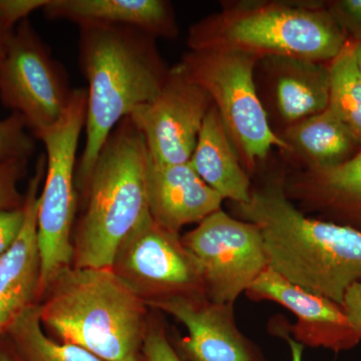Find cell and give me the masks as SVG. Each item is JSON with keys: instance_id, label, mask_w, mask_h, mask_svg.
Instances as JSON below:
<instances>
[{"instance_id": "cell-26", "label": "cell", "mask_w": 361, "mask_h": 361, "mask_svg": "<svg viewBox=\"0 0 361 361\" xmlns=\"http://www.w3.org/2000/svg\"><path fill=\"white\" fill-rule=\"evenodd\" d=\"M329 11L344 32L355 37L353 42H361V0L336 1Z\"/></svg>"}, {"instance_id": "cell-32", "label": "cell", "mask_w": 361, "mask_h": 361, "mask_svg": "<svg viewBox=\"0 0 361 361\" xmlns=\"http://www.w3.org/2000/svg\"><path fill=\"white\" fill-rule=\"evenodd\" d=\"M0 361H16V360L13 351L7 350L0 346Z\"/></svg>"}, {"instance_id": "cell-3", "label": "cell", "mask_w": 361, "mask_h": 361, "mask_svg": "<svg viewBox=\"0 0 361 361\" xmlns=\"http://www.w3.org/2000/svg\"><path fill=\"white\" fill-rule=\"evenodd\" d=\"M44 293L42 325L61 341L104 361L139 357L148 329V305L111 268L71 266Z\"/></svg>"}, {"instance_id": "cell-30", "label": "cell", "mask_w": 361, "mask_h": 361, "mask_svg": "<svg viewBox=\"0 0 361 361\" xmlns=\"http://www.w3.org/2000/svg\"><path fill=\"white\" fill-rule=\"evenodd\" d=\"M13 27L1 16H0V68L6 59L7 49H8L9 42L13 37L14 30Z\"/></svg>"}, {"instance_id": "cell-28", "label": "cell", "mask_w": 361, "mask_h": 361, "mask_svg": "<svg viewBox=\"0 0 361 361\" xmlns=\"http://www.w3.org/2000/svg\"><path fill=\"white\" fill-rule=\"evenodd\" d=\"M341 305L361 341V281L349 287Z\"/></svg>"}, {"instance_id": "cell-21", "label": "cell", "mask_w": 361, "mask_h": 361, "mask_svg": "<svg viewBox=\"0 0 361 361\" xmlns=\"http://www.w3.org/2000/svg\"><path fill=\"white\" fill-rule=\"evenodd\" d=\"M16 361H104L73 344L52 341L45 334L39 304H32L7 327Z\"/></svg>"}, {"instance_id": "cell-6", "label": "cell", "mask_w": 361, "mask_h": 361, "mask_svg": "<svg viewBox=\"0 0 361 361\" xmlns=\"http://www.w3.org/2000/svg\"><path fill=\"white\" fill-rule=\"evenodd\" d=\"M258 61L253 54L231 49H190L178 63L210 97L247 172L255 170L274 147L290 153L287 142L271 129L258 96L254 78Z\"/></svg>"}, {"instance_id": "cell-5", "label": "cell", "mask_w": 361, "mask_h": 361, "mask_svg": "<svg viewBox=\"0 0 361 361\" xmlns=\"http://www.w3.org/2000/svg\"><path fill=\"white\" fill-rule=\"evenodd\" d=\"M346 33L327 9L315 4L246 1L227 4L191 26V51L231 49L266 58L326 63L348 42Z\"/></svg>"}, {"instance_id": "cell-9", "label": "cell", "mask_w": 361, "mask_h": 361, "mask_svg": "<svg viewBox=\"0 0 361 361\" xmlns=\"http://www.w3.org/2000/svg\"><path fill=\"white\" fill-rule=\"evenodd\" d=\"M180 238L198 261L204 292L211 302L235 304L268 267L257 226L222 209Z\"/></svg>"}, {"instance_id": "cell-22", "label": "cell", "mask_w": 361, "mask_h": 361, "mask_svg": "<svg viewBox=\"0 0 361 361\" xmlns=\"http://www.w3.org/2000/svg\"><path fill=\"white\" fill-rule=\"evenodd\" d=\"M329 108L348 126L361 147V75L353 42L329 61Z\"/></svg>"}, {"instance_id": "cell-12", "label": "cell", "mask_w": 361, "mask_h": 361, "mask_svg": "<svg viewBox=\"0 0 361 361\" xmlns=\"http://www.w3.org/2000/svg\"><path fill=\"white\" fill-rule=\"evenodd\" d=\"M245 295L256 302L279 304L293 313L297 318L295 324L282 317H274L271 322L304 348H324L339 353L351 350L360 342L341 304L304 290L269 267L259 275Z\"/></svg>"}, {"instance_id": "cell-4", "label": "cell", "mask_w": 361, "mask_h": 361, "mask_svg": "<svg viewBox=\"0 0 361 361\" xmlns=\"http://www.w3.org/2000/svg\"><path fill=\"white\" fill-rule=\"evenodd\" d=\"M146 142L130 116L109 135L84 193L73 233V266L111 268L126 237L149 211Z\"/></svg>"}, {"instance_id": "cell-1", "label": "cell", "mask_w": 361, "mask_h": 361, "mask_svg": "<svg viewBox=\"0 0 361 361\" xmlns=\"http://www.w3.org/2000/svg\"><path fill=\"white\" fill-rule=\"evenodd\" d=\"M232 204L238 219L257 226L268 267L287 281L338 304L361 281V233L301 212L285 194L283 176Z\"/></svg>"}, {"instance_id": "cell-18", "label": "cell", "mask_w": 361, "mask_h": 361, "mask_svg": "<svg viewBox=\"0 0 361 361\" xmlns=\"http://www.w3.org/2000/svg\"><path fill=\"white\" fill-rule=\"evenodd\" d=\"M189 164L224 200L241 204L250 199V176L242 167L241 159L214 104L205 116Z\"/></svg>"}, {"instance_id": "cell-2", "label": "cell", "mask_w": 361, "mask_h": 361, "mask_svg": "<svg viewBox=\"0 0 361 361\" xmlns=\"http://www.w3.org/2000/svg\"><path fill=\"white\" fill-rule=\"evenodd\" d=\"M78 66L89 84L85 142L75 171L82 194L99 152L116 126L159 94L170 68L156 37L132 26L78 25Z\"/></svg>"}, {"instance_id": "cell-33", "label": "cell", "mask_w": 361, "mask_h": 361, "mask_svg": "<svg viewBox=\"0 0 361 361\" xmlns=\"http://www.w3.org/2000/svg\"><path fill=\"white\" fill-rule=\"evenodd\" d=\"M133 361H142V360H141V357H140V356H139V357L135 358V360H133Z\"/></svg>"}, {"instance_id": "cell-10", "label": "cell", "mask_w": 361, "mask_h": 361, "mask_svg": "<svg viewBox=\"0 0 361 361\" xmlns=\"http://www.w3.org/2000/svg\"><path fill=\"white\" fill-rule=\"evenodd\" d=\"M114 272L145 302L175 295H205L200 266L179 233L148 214L116 252Z\"/></svg>"}, {"instance_id": "cell-14", "label": "cell", "mask_w": 361, "mask_h": 361, "mask_svg": "<svg viewBox=\"0 0 361 361\" xmlns=\"http://www.w3.org/2000/svg\"><path fill=\"white\" fill-rule=\"evenodd\" d=\"M47 172V156L40 154L25 194V222L18 238L0 257V336L39 295L40 255L37 239L40 186Z\"/></svg>"}, {"instance_id": "cell-8", "label": "cell", "mask_w": 361, "mask_h": 361, "mask_svg": "<svg viewBox=\"0 0 361 361\" xmlns=\"http://www.w3.org/2000/svg\"><path fill=\"white\" fill-rule=\"evenodd\" d=\"M65 66L52 56L30 20L16 26L0 68V102L18 114L37 139L59 122L70 103Z\"/></svg>"}, {"instance_id": "cell-16", "label": "cell", "mask_w": 361, "mask_h": 361, "mask_svg": "<svg viewBox=\"0 0 361 361\" xmlns=\"http://www.w3.org/2000/svg\"><path fill=\"white\" fill-rule=\"evenodd\" d=\"M149 211L161 227L179 233L220 210L224 199L204 182L189 163L156 165L147 171Z\"/></svg>"}, {"instance_id": "cell-23", "label": "cell", "mask_w": 361, "mask_h": 361, "mask_svg": "<svg viewBox=\"0 0 361 361\" xmlns=\"http://www.w3.org/2000/svg\"><path fill=\"white\" fill-rule=\"evenodd\" d=\"M20 115L11 113L0 121V161L25 159L28 160L35 151V137L28 132Z\"/></svg>"}, {"instance_id": "cell-20", "label": "cell", "mask_w": 361, "mask_h": 361, "mask_svg": "<svg viewBox=\"0 0 361 361\" xmlns=\"http://www.w3.org/2000/svg\"><path fill=\"white\" fill-rule=\"evenodd\" d=\"M282 139L305 168L341 165L361 149L353 132L329 108L289 126Z\"/></svg>"}, {"instance_id": "cell-25", "label": "cell", "mask_w": 361, "mask_h": 361, "mask_svg": "<svg viewBox=\"0 0 361 361\" xmlns=\"http://www.w3.org/2000/svg\"><path fill=\"white\" fill-rule=\"evenodd\" d=\"M142 361H184L170 341L163 325L149 322L142 341Z\"/></svg>"}, {"instance_id": "cell-29", "label": "cell", "mask_w": 361, "mask_h": 361, "mask_svg": "<svg viewBox=\"0 0 361 361\" xmlns=\"http://www.w3.org/2000/svg\"><path fill=\"white\" fill-rule=\"evenodd\" d=\"M269 329V332L272 336L280 337V338L284 339L288 343L291 353L290 361H303L304 346L302 344L293 341L284 330L279 329L274 323L270 322L269 329Z\"/></svg>"}, {"instance_id": "cell-17", "label": "cell", "mask_w": 361, "mask_h": 361, "mask_svg": "<svg viewBox=\"0 0 361 361\" xmlns=\"http://www.w3.org/2000/svg\"><path fill=\"white\" fill-rule=\"evenodd\" d=\"M42 11L49 20L132 26L156 39H173L179 32L173 7L165 0H49Z\"/></svg>"}, {"instance_id": "cell-7", "label": "cell", "mask_w": 361, "mask_h": 361, "mask_svg": "<svg viewBox=\"0 0 361 361\" xmlns=\"http://www.w3.org/2000/svg\"><path fill=\"white\" fill-rule=\"evenodd\" d=\"M87 90L73 89L58 123L37 137L44 142L47 172L40 191L37 239L42 265L39 294L73 266V227L78 211V147L87 120Z\"/></svg>"}, {"instance_id": "cell-31", "label": "cell", "mask_w": 361, "mask_h": 361, "mask_svg": "<svg viewBox=\"0 0 361 361\" xmlns=\"http://www.w3.org/2000/svg\"><path fill=\"white\" fill-rule=\"evenodd\" d=\"M356 65L361 75V42H353Z\"/></svg>"}, {"instance_id": "cell-11", "label": "cell", "mask_w": 361, "mask_h": 361, "mask_svg": "<svg viewBox=\"0 0 361 361\" xmlns=\"http://www.w3.org/2000/svg\"><path fill=\"white\" fill-rule=\"evenodd\" d=\"M208 94L179 66L170 68L155 99L130 116L156 165L189 163L205 116L212 106Z\"/></svg>"}, {"instance_id": "cell-19", "label": "cell", "mask_w": 361, "mask_h": 361, "mask_svg": "<svg viewBox=\"0 0 361 361\" xmlns=\"http://www.w3.org/2000/svg\"><path fill=\"white\" fill-rule=\"evenodd\" d=\"M273 80L275 108L287 127L329 108V68L325 63L266 58Z\"/></svg>"}, {"instance_id": "cell-15", "label": "cell", "mask_w": 361, "mask_h": 361, "mask_svg": "<svg viewBox=\"0 0 361 361\" xmlns=\"http://www.w3.org/2000/svg\"><path fill=\"white\" fill-rule=\"evenodd\" d=\"M283 188L305 215L361 233V149L341 165L283 175Z\"/></svg>"}, {"instance_id": "cell-27", "label": "cell", "mask_w": 361, "mask_h": 361, "mask_svg": "<svg viewBox=\"0 0 361 361\" xmlns=\"http://www.w3.org/2000/svg\"><path fill=\"white\" fill-rule=\"evenodd\" d=\"M23 222V206L13 210L0 211V257L11 249L20 236Z\"/></svg>"}, {"instance_id": "cell-24", "label": "cell", "mask_w": 361, "mask_h": 361, "mask_svg": "<svg viewBox=\"0 0 361 361\" xmlns=\"http://www.w3.org/2000/svg\"><path fill=\"white\" fill-rule=\"evenodd\" d=\"M28 160L16 159L0 161V211L21 208L25 195L18 185L27 173Z\"/></svg>"}, {"instance_id": "cell-13", "label": "cell", "mask_w": 361, "mask_h": 361, "mask_svg": "<svg viewBox=\"0 0 361 361\" xmlns=\"http://www.w3.org/2000/svg\"><path fill=\"white\" fill-rule=\"evenodd\" d=\"M186 327L180 356L189 361H269L239 329L234 304L211 302L205 295H175L147 303Z\"/></svg>"}]
</instances>
